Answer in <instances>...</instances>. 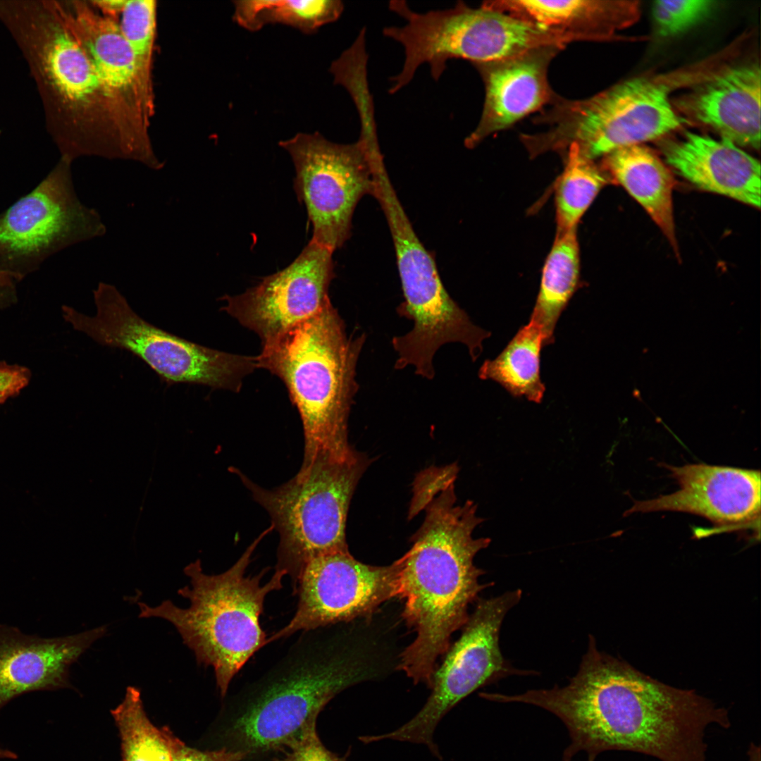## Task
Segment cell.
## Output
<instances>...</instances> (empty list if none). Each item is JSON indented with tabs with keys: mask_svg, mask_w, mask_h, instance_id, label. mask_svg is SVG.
<instances>
[{
	"mask_svg": "<svg viewBox=\"0 0 761 761\" xmlns=\"http://www.w3.org/2000/svg\"><path fill=\"white\" fill-rule=\"evenodd\" d=\"M541 707L568 730L565 761L585 751L639 753L660 761H706V728L731 726L728 710L694 690L670 686L597 649L593 636L579 669L563 687L512 698Z\"/></svg>",
	"mask_w": 761,
	"mask_h": 761,
	"instance_id": "obj_1",
	"label": "cell"
},
{
	"mask_svg": "<svg viewBox=\"0 0 761 761\" xmlns=\"http://www.w3.org/2000/svg\"><path fill=\"white\" fill-rule=\"evenodd\" d=\"M454 482L433 495L423 509L426 516L413 545L397 565V598L404 600L402 616L416 635L400 655L399 668L415 683L430 688L438 657L450 646L453 633L464 626L468 608L487 586L484 571L474 563L488 538L473 533L484 519L471 500L456 504Z\"/></svg>",
	"mask_w": 761,
	"mask_h": 761,
	"instance_id": "obj_2",
	"label": "cell"
},
{
	"mask_svg": "<svg viewBox=\"0 0 761 761\" xmlns=\"http://www.w3.org/2000/svg\"><path fill=\"white\" fill-rule=\"evenodd\" d=\"M0 22L28 66L61 159L128 160L111 97L56 0H0Z\"/></svg>",
	"mask_w": 761,
	"mask_h": 761,
	"instance_id": "obj_3",
	"label": "cell"
},
{
	"mask_svg": "<svg viewBox=\"0 0 761 761\" xmlns=\"http://www.w3.org/2000/svg\"><path fill=\"white\" fill-rule=\"evenodd\" d=\"M326 626L303 631L263 675L225 700L216 748L264 761L285 750L336 695L370 674Z\"/></svg>",
	"mask_w": 761,
	"mask_h": 761,
	"instance_id": "obj_4",
	"label": "cell"
},
{
	"mask_svg": "<svg viewBox=\"0 0 761 761\" xmlns=\"http://www.w3.org/2000/svg\"><path fill=\"white\" fill-rule=\"evenodd\" d=\"M365 333L349 335L331 302L314 316L262 344L258 368L278 376L297 408L308 466L321 453L344 454L348 420L358 390L356 369Z\"/></svg>",
	"mask_w": 761,
	"mask_h": 761,
	"instance_id": "obj_5",
	"label": "cell"
},
{
	"mask_svg": "<svg viewBox=\"0 0 761 761\" xmlns=\"http://www.w3.org/2000/svg\"><path fill=\"white\" fill-rule=\"evenodd\" d=\"M273 528L271 525L263 531L221 574H205L199 560L187 566L184 571L190 586L178 593L189 600L187 607L169 600L157 606L137 602L140 617L169 621L193 651L197 663L213 667L222 698L235 674L266 645V636L260 625L264 600L269 593L283 587L286 574L275 571L270 581L261 585L267 569L254 576H245V572L256 546Z\"/></svg>",
	"mask_w": 761,
	"mask_h": 761,
	"instance_id": "obj_6",
	"label": "cell"
},
{
	"mask_svg": "<svg viewBox=\"0 0 761 761\" xmlns=\"http://www.w3.org/2000/svg\"><path fill=\"white\" fill-rule=\"evenodd\" d=\"M389 8L405 20L402 26L387 27L383 31L385 37L404 49L402 68L390 80L397 91L411 82L421 65H428L433 79L438 80L450 59L488 63L544 47L564 49L581 39L484 4L471 8L459 1L451 8L419 13L404 1H392Z\"/></svg>",
	"mask_w": 761,
	"mask_h": 761,
	"instance_id": "obj_7",
	"label": "cell"
},
{
	"mask_svg": "<svg viewBox=\"0 0 761 761\" xmlns=\"http://www.w3.org/2000/svg\"><path fill=\"white\" fill-rule=\"evenodd\" d=\"M369 463L354 450L345 454H318L292 479L271 490L235 469L279 533L276 571L290 576L294 594L309 562L348 550L345 529L350 501Z\"/></svg>",
	"mask_w": 761,
	"mask_h": 761,
	"instance_id": "obj_8",
	"label": "cell"
},
{
	"mask_svg": "<svg viewBox=\"0 0 761 761\" xmlns=\"http://www.w3.org/2000/svg\"><path fill=\"white\" fill-rule=\"evenodd\" d=\"M533 121L546 128L520 135L531 158L550 151L565 152L574 144L583 156L595 160L663 137L685 120L672 106L665 85L637 78L584 99L558 96Z\"/></svg>",
	"mask_w": 761,
	"mask_h": 761,
	"instance_id": "obj_9",
	"label": "cell"
},
{
	"mask_svg": "<svg viewBox=\"0 0 761 761\" xmlns=\"http://www.w3.org/2000/svg\"><path fill=\"white\" fill-rule=\"evenodd\" d=\"M380 205L393 240L404 297L397 311L414 323L409 332L392 340L397 354L395 368L400 370L412 366L418 376L433 379L434 356L450 342L466 345L475 361L490 332L473 323L449 295L434 259L415 233L398 197L389 195Z\"/></svg>",
	"mask_w": 761,
	"mask_h": 761,
	"instance_id": "obj_10",
	"label": "cell"
},
{
	"mask_svg": "<svg viewBox=\"0 0 761 761\" xmlns=\"http://www.w3.org/2000/svg\"><path fill=\"white\" fill-rule=\"evenodd\" d=\"M93 295L94 316L63 306L66 321L99 345L133 354L168 385L196 384L237 392L245 378L258 369L256 357L206 347L148 323L111 284L99 283Z\"/></svg>",
	"mask_w": 761,
	"mask_h": 761,
	"instance_id": "obj_11",
	"label": "cell"
},
{
	"mask_svg": "<svg viewBox=\"0 0 761 761\" xmlns=\"http://www.w3.org/2000/svg\"><path fill=\"white\" fill-rule=\"evenodd\" d=\"M377 137L361 134L352 144L330 142L318 132H299L279 142L293 161L294 189L313 226L311 241L334 252L350 236L359 201L373 195L371 152Z\"/></svg>",
	"mask_w": 761,
	"mask_h": 761,
	"instance_id": "obj_12",
	"label": "cell"
},
{
	"mask_svg": "<svg viewBox=\"0 0 761 761\" xmlns=\"http://www.w3.org/2000/svg\"><path fill=\"white\" fill-rule=\"evenodd\" d=\"M105 233L99 214L76 194L71 163L60 159L34 190L0 214V273L20 280L54 254Z\"/></svg>",
	"mask_w": 761,
	"mask_h": 761,
	"instance_id": "obj_13",
	"label": "cell"
},
{
	"mask_svg": "<svg viewBox=\"0 0 761 761\" xmlns=\"http://www.w3.org/2000/svg\"><path fill=\"white\" fill-rule=\"evenodd\" d=\"M521 590L509 591L481 600L459 639L446 652L431 679V693L412 719L393 731L370 735L369 742L381 740L426 745L441 759L433 734L442 718L457 703L479 687L512 671L501 653L499 633L507 612L521 598Z\"/></svg>",
	"mask_w": 761,
	"mask_h": 761,
	"instance_id": "obj_14",
	"label": "cell"
},
{
	"mask_svg": "<svg viewBox=\"0 0 761 761\" xmlns=\"http://www.w3.org/2000/svg\"><path fill=\"white\" fill-rule=\"evenodd\" d=\"M73 35L106 87L116 114L128 159L159 170L149 135L154 114L142 91L133 57L118 22L101 15L89 0H56Z\"/></svg>",
	"mask_w": 761,
	"mask_h": 761,
	"instance_id": "obj_15",
	"label": "cell"
},
{
	"mask_svg": "<svg viewBox=\"0 0 761 761\" xmlns=\"http://www.w3.org/2000/svg\"><path fill=\"white\" fill-rule=\"evenodd\" d=\"M295 593L299 598L294 617L266 644L372 613L397 597V565L396 562L381 567L366 564L348 550L328 553L307 564Z\"/></svg>",
	"mask_w": 761,
	"mask_h": 761,
	"instance_id": "obj_16",
	"label": "cell"
},
{
	"mask_svg": "<svg viewBox=\"0 0 761 761\" xmlns=\"http://www.w3.org/2000/svg\"><path fill=\"white\" fill-rule=\"evenodd\" d=\"M333 252L311 240L286 268L243 293L225 295L222 310L255 333L261 345L314 316L330 302Z\"/></svg>",
	"mask_w": 761,
	"mask_h": 761,
	"instance_id": "obj_17",
	"label": "cell"
},
{
	"mask_svg": "<svg viewBox=\"0 0 761 761\" xmlns=\"http://www.w3.org/2000/svg\"><path fill=\"white\" fill-rule=\"evenodd\" d=\"M660 465L669 471L679 490L654 499L634 501L625 515L657 511L681 512L703 516L720 530L760 526L759 470L706 464H688L682 466Z\"/></svg>",
	"mask_w": 761,
	"mask_h": 761,
	"instance_id": "obj_18",
	"label": "cell"
},
{
	"mask_svg": "<svg viewBox=\"0 0 761 761\" xmlns=\"http://www.w3.org/2000/svg\"><path fill=\"white\" fill-rule=\"evenodd\" d=\"M562 49L544 47L504 60L473 64L483 81L485 99L480 120L464 140L467 148L554 102L558 95L550 86L547 70Z\"/></svg>",
	"mask_w": 761,
	"mask_h": 761,
	"instance_id": "obj_19",
	"label": "cell"
},
{
	"mask_svg": "<svg viewBox=\"0 0 761 761\" xmlns=\"http://www.w3.org/2000/svg\"><path fill=\"white\" fill-rule=\"evenodd\" d=\"M101 626L51 638L26 635L0 624V710L16 697L69 685V669L106 632Z\"/></svg>",
	"mask_w": 761,
	"mask_h": 761,
	"instance_id": "obj_20",
	"label": "cell"
},
{
	"mask_svg": "<svg viewBox=\"0 0 761 761\" xmlns=\"http://www.w3.org/2000/svg\"><path fill=\"white\" fill-rule=\"evenodd\" d=\"M760 68L755 63L725 68L679 101L689 118L738 147L760 146Z\"/></svg>",
	"mask_w": 761,
	"mask_h": 761,
	"instance_id": "obj_21",
	"label": "cell"
},
{
	"mask_svg": "<svg viewBox=\"0 0 761 761\" xmlns=\"http://www.w3.org/2000/svg\"><path fill=\"white\" fill-rule=\"evenodd\" d=\"M662 150L667 163L694 186L760 208V161L734 143L687 132Z\"/></svg>",
	"mask_w": 761,
	"mask_h": 761,
	"instance_id": "obj_22",
	"label": "cell"
},
{
	"mask_svg": "<svg viewBox=\"0 0 761 761\" xmlns=\"http://www.w3.org/2000/svg\"><path fill=\"white\" fill-rule=\"evenodd\" d=\"M483 4L533 23L579 37L583 40L614 39L638 14L636 1H487Z\"/></svg>",
	"mask_w": 761,
	"mask_h": 761,
	"instance_id": "obj_23",
	"label": "cell"
},
{
	"mask_svg": "<svg viewBox=\"0 0 761 761\" xmlns=\"http://www.w3.org/2000/svg\"><path fill=\"white\" fill-rule=\"evenodd\" d=\"M602 163L612 181L621 185L647 211L676 252L671 171L650 149L643 144L617 149Z\"/></svg>",
	"mask_w": 761,
	"mask_h": 761,
	"instance_id": "obj_24",
	"label": "cell"
},
{
	"mask_svg": "<svg viewBox=\"0 0 761 761\" xmlns=\"http://www.w3.org/2000/svg\"><path fill=\"white\" fill-rule=\"evenodd\" d=\"M580 249L576 228L557 233L545 261L530 320L541 328L545 346L554 341L558 319L580 287Z\"/></svg>",
	"mask_w": 761,
	"mask_h": 761,
	"instance_id": "obj_25",
	"label": "cell"
},
{
	"mask_svg": "<svg viewBox=\"0 0 761 761\" xmlns=\"http://www.w3.org/2000/svg\"><path fill=\"white\" fill-rule=\"evenodd\" d=\"M543 346L545 340L540 326L530 320L495 359L483 363L478 376L498 383L513 397H525L540 403L545 390L540 375Z\"/></svg>",
	"mask_w": 761,
	"mask_h": 761,
	"instance_id": "obj_26",
	"label": "cell"
},
{
	"mask_svg": "<svg viewBox=\"0 0 761 761\" xmlns=\"http://www.w3.org/2000/svg\"><path fill=\"white\" fill-rule=\"evenodd\" d=\"M565 152L564 168L555 185L557 233L577 228L599 192L612 182L602 166L583 156L576 144Z\"/></svg>",
	"mask_w": 761,
	"mask_h": 761,
	"instance_id": "obj_27",
	"label": "cell"
},
{
	"mask_svg": "<svg viewBox=\"0 0 761 761\" xmlns=\"http://www.w3.org/2000/svg\"><path fill=\"white\" fill-rule=\"evenodd\" d=\"M111 714L120 736L123 761H172L164 732L147 717L138 688L128 687Z\"/></svg>",
	"mask_w": 761,
	"mask_h": 761,
	"instance_id": "obj_28",
	"label": "cell"
},
{
	"mask_svg": "<svg viewBox=\"0 0 761 761\" xmlns=\"http://www.w3.org/2000/svg\"><path fill=\"white\" fill-rule=\"evenodd\" d=\"M157 1L126 0L118 26L132 53L144 100L154 112L153 57Z\"/></svg>",
	"mask_w": 761,
	"mask_h": 761,
	"instance_id": "obj_29",
	"label": "cell"
},
{
	"mask_svg": "<svg viewBox=\"0 0 761 761\" xmlns=\"http://www.w3.org/2000/svg\"><path fill=\"white\" fill-rule=\"evenodd\" d=\"M343 9L339 0H267L261 21L263 27L282 24L311 34L337 20Z\"/></svg>",
	"mask_w": 761,
	"mask_h": 761,
	"instance_id": "obj_30",
	"label": "cell"
},
{
	"mask_svg": "<svg viewBox=\"0 0 761 761\" xmlns=\"http://www.w3.org/2000/svg\"><path fill=\"white\" fill-rule=\"evenodd\" d=\"M707 0H660L653 3L652 16L656 33L663 37L678 35L706 18L714 7Z\"/></svg>",
	"mask_w": 761,
	"mask_h": 761,
	"instance_id": "obj_31",
	"label": "cell"
},
{
	"mask_svg": "<svg viewBox=\"0 0 761 761\" xmlns=\"http://www.w3.org/2000/svg\"><path fill=\"white\" fill-rule=\"evenodd\" d=\"M349 751L344 756L331 752L325 747L316 731V723L309 726L301 736L274 757L273 761H346Z\"/></svg>",
	"mask_w": 761,
	"mask_h": 761,
	"instance_id": "obj_32",
	"label": "cell"
},
{
	"mask_svg": "<svg viewBox=\"0 0 761 761\" xmlns=\"http://www.w3.org/2000/svg\"><path fill=\"white\" fill-rule=\"evenodd\" d=\"M171 753L172 761H243L245 755L225 748L200 750L187 746L168 727L162 728Z\"/></svg>",
	"mask_w": 761,
	"mask_h": 761,
	"instance_id": "obj_33",
	"label": "cell"
},
{
	"mask_svg": "<svg viewBox=\"0 0 761 761\" xmlns=\"http://www.w3.org/2000/svg\"><path fill=\"white\" fill-rule=\"evenodd\" d=\"M28 380L29 372L26 369L0 364V403L17 394Z\"/></svg>",
	"mask_w": 761,
	"mask_h": 761,
	"instance_id": "obj_34",
	"label": "cell"
},
{
	"mask_svg": "<svg viewBox=\"0 0 761 761\" xmlns=\"http://www.w3.org/2000/svg\"><path fill=\"white\" fill-rule=\"evenodd\" d=\"M92 6L104 16L118 21L126 0H89Z\"/></svg>",
	"mask_w": 761,
	"mask_h": 761,
	"instance_id": "obj_35",
	"label": "cell"
},
{
	"mask_svg": "<svg viewBox=\"0 0 761 761\" xmlns=\"http://www.w3.org/2000/svg\"><path fill=\"white\" fill-rule=\"evenodd\" d=\"M747 754L748 756V761H761L760 747V745H755L753 742H751L749 745Z\"/></svg>",
	"mask_w": 761,
	"mask_h": 761,
	"instance_id": "obj_36",
	"label": "cell"
},
{
	"mask_svg": "<svg viewBox=\"0 0 761 761\" xmlns=\"http://www.w3.org/2000/svg\"><path fill=\"white\" fill-rule=\"evenodd\" d=\"M14 280L8 275L0 273V287H11Z\"/></svg>",
	"mask_w": 761,
	"mask_h": 761,
	"instance_id": "obj_37",
	"label": "cell"
},
{
	"mask_svg": "<svg viewBox=\"0 0 761 761\" xmlns=\"http://www.w3.org/2000/svg\"><path fill=\"white\" fill-rule=\"evenodd\" d=\"M17 757L16 754L8 750L0 748V760L1 759H16Z\"/></svg>",
	"mask_w": 761,
	"mask_h": 761,
	"instance_id": "obj_38",
	"label": "cell"
},
{
	"mask_svg": "<svg viewBox=\"0 0 761 761\" xmlns=\"http://www.w3.org/2000/svg\"><path fill=\"white\" fill-rule=\"evenodd\" d=\"M0 134H1V130H0Z\"/></svg>",
	"mask_w": 761,
	"mask_h": 761,
	"instance_id": "obj_39",
	"label": "cell"
}]
</instances>
